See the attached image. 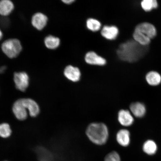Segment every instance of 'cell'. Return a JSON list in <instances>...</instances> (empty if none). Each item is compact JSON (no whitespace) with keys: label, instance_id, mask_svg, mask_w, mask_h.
<instances>
[{"label":"cell","instance_id":"obj_6","mask_svg":"<svg viewBox=\"0 0 161 161\" xmlns=\"http://www.w3.org/2000/svg\"><path fill=\"white\" fill-rule=\"evenodd\" d=\"M135 31L141 32L149 37L151 39L155 37L157 35L155 27L152 24L147 22L139 24L136 26Z\"/></svg>","mask_w":161,"mask_h":161},{"label":"cell","instance_id":"obj_14","mask_svg":"<svg viewBox=\"0 0 161 161\" xmlns=\"http://www.w3.org/2000/svg\"><path fill=\"white\" fill-rule=\"evenodd\" d=\"M118 33V29L114 26H104L101 31L102 36L106 39L110 40L115 39Z\"/></svg>","mask_w":161,"mask_h":161},{"label":"cell","instance_id":"obj_27","mask_svg":"<svg viewBox=\"0 0 161 161\" xmlns=\"http://www.w3.org/2000/svg\"></svg>","mask_w":161,"mask_h":161},{"label":"cell","instance_id":"obj_22","mask_svg":"<svg viewBox=\"0 0 161 161\" xmlns=\"http://www.w3.org/2000/svg\"><path fill=\"white\" fill-rule=\"evenodd\" d=\"M86 27L91 31H97L100 29L101 24L97 20L89 19L86 21Z\"/></svg>","mask_w":161,"mask_h":161},{"label":"cell","instance_id":"obj_8","mask_svg":"<svg viewBox=\"0 0 161 161\" xmlns=\"http://www.w3.org/2000/svg\"><path fill=\"white\" fill-rule=\"evenodd\" d=\"M118 119L121 125L125 127L131 125L134 122L133 115L127 110H120L118 113Z\"/></svg>","mask_w":161,"mask_h":161},{"label":"cell","instance_id":"obj_26","mask_svg":"<svg viewBox=\"0 0 161 161\" xmlns=\"http://www.w3.org/2000/svg\"><path fill=\"white\" fill-rule=\"evenodd\" d=\"M3 37V32L1 31V29H0V40H1Z\"/></svg>","mask_w":161,"mask_h":161},{"label":"cell","instance_id":"obj_5","mask_svg":"<svg viewBox=\"0 0 161 161\" xmlns=\"http://www.w3.org/2000/svg\"><path fill=\"white\" fill-rule=\"evenodd\" d=\"M12 111L16 119L20 121L27 119L29 115L27 108L23 103L21 98L16 100L14 103Z\"/></svg>","mask_w":161,"mask_h":161},{"label":"cell","instance_id":"obj_7","mask_svg":"<svg viewBox=\"0 0 161 161\" xmlns=\"http://www.w3.org/2000/svg\"><path fill=\"white\" fill-rule=\"evenodd\" d=\"M21 99L30 116L35 118L39 115L40 108L37 102L30 98H22Z\"/></svg>","mask_w":161,"mask_h":161},{"label":"cell","instance_id":"obj_11","mask_svg":"<svg viewBox=\"0 0 161 161\" xmlns=\"http://www.w3.org/2000/svg\"><path fill=\"white\" fill-rule=\"evenodd\" d=\"M85 61L88 64L92 65H104L106 64L104 58L98 56L95 52H90L86 54Z\"/></svg>","mask_w":161,"mask_h":161},{"label":"cell","instance_id":"obj_23","mask_svg":"<svg viewBox=\"0 0 161 161\" xmlns=\"http://www.w3.org/2000/svg\"><path fill=\"white\" fill-rule=\"evenodd\" d=\"M104 161H121V158L117 152H112L106 156Z\"/></svg>","mask_w":161,"mask_h":161},{"label":"cell","instance_id":"obj_3","mask_svg":"<svg viewBox=\"0 0 161 161\" xmlns=\"http://www.w3.org/2000/svg\"><path fill=\"white\" fill-rule=\"evenodd\" d=\"M1 48L5 55L11 59L17 57L22 49L21 42L15 39L6 40L2 44Z\"/></svg>","mask_w":161,"mask_h":161},{"label":"cell","instance_id":"obj_13","mask_svg":"<svg viewBox=\"0 0 161 161\" xmlns=\"http://www.w3.org/2000/svg\"><path fill=\"white\" fill-rule=\"evenodd\" d=\"M130 110L132 115L138 118L144 117L146 112L145 106L144 104L139 102L133 103L131 104Z\"/></svg>","mask_w":161,"mask_h":161},{"label":"cell","instance_id":"obj_12","mask_svg":"<svg viewBox=\"0 0 161 161\" xmlns=\"http://www.w3.org/2000/svg\"><path fill=\"white\" fill-rule=\"evenodd\" d=\"M116 139L120 146L124 147L128 146L130 142L129 131L124 129L119 130L116 134Z\"/></svg>","mask_w":161,"mask_h":161},{"label":"cell","instance_id":"obj_17","mask_svg":"<svg viewBox=\"0 0 161 161\" xmlns=\"http://www.w3.org/2000/svg\"><path fill=\"white\" fill-rule=\"evenodd\" d=\"M142 149L144 152L148 155H153L156 153L158 146L154 141L148 140L144 143Z\"/></svg>","mask_w":161,"mask_h":161},{"label":"cell","instance_id":"obj_15","mask_svg":"<svg viewBox=\"0 0 161 161\" xmlns=\"http://www.w3.org/2000/svg\"><path fill=\"white\" fill-rule=\"evenodd\" d=\"M14 6L9 0H2L0 1V15L3 16L8 15L14 9Z\"/></svg>","mask_w":161,"mask_h":161},{"label":"cell","instance_id":"obj_20","mask_svg":"<svg viewBox=\"0 0 161 161\" xmlns=\"http://www.w3.org/2000/svg\"><path fill=\"white\" fill-rule=\"evenodd\" d=\"M12 130L11 127L7 123L0 124V137L3 138H7L11 136Z\"/></svg>","mask_w":161,"mask_h":161},{"label":"cell","instance_id":"obj_21","mask_svg":"<svg viewBox=\"0 0 161 161\" xmlns=\"http://www.w3.org/2000/svg\"><path fill=\"white\" fill-rule=\"evenodd\" d=\"M142 8L146 12H150L158 7V1L156 0H143L141 2Z\"/></svg>","mask_w":161,"mask_h":161},{"label":"cell","instance_id":"obj_10","mask_svg":"<svg viewBox=\"0 0 161 161\" xmlns=\"http://www.w3.org/2000/svg\"><path fill=\"white\" fill-rule=\"evenodd\" d=\"M64 74L68 80L74 82L79 81L81 76L79 69L71 65L66 66L64 70Z\"/></svg>","mask_w":161,"mask_h":161},{"label":"cell","instance_id":"obj_18","mask_svg":"<svg viewBox=\"0 0 161 161\" xmlns=\"http://www.w3.org/2000/svg\"><path fill=\"white\" fill-rule=\"evenodd\" d=\"M133 37L135 41L142 46L148 45L151 42V39L149 37L138 31H134Z\"/></svg>","mask_w":161,"mask_h":161},{"label":"cell","instance_id":"obj_4","mask_svg":"<svg viewBox=\"0 0 161 161\" xmlns=\"http://www.w3.org/2000/svg\"><path fill=\"white\" fill-rule=\"evenodd\" d=\"M29 77L25 72H15L14 75V81L15 86L20 92H25L29 87Z\"/></svg>","mask_w":161,"mask_h":161},{"label":"cell","instance_id":"obj_24","mask_svg":"<svg viewBox=\"0 0 161 161\" xmlns=\"http://www.w3.org/2000/svg\"><path fill=\"white\" fill-rule=\"evenodd\" d=\"M64 3L66 4H70L73 3L75 1L74 0H64V1H62Z\"/></svg>","mask_w":161,"mask_h":161},{"label":"cell","instance_id":"obj_25","mask_svg":"<svg viewBox=\"0 0 161 161\" xmlns=\"http://www.w3.org/2000/svg\"><path fill=\"white\" fill-rule=\"evenodd\" d=\"M6 69V67L5 66H2L0 68V74L3 73Z\"/></svg>","mask_w":161,"mask_h":161},{"label":"cell","instance_id":"obj_19","mask_svg":"<svg viewBox=\"0 0 161 161\" xmlns=\"http://www.w3.org/2000/svg\"><path fill=\"white\" fill-rule=\"evenodd\" d=\"M44 42L46 47L50 49H56L59 47L60 44L59 38L52 35L47 36Z\"/></svg>","mask_w":161,"mask_h":161},{"label":"cell","instance_id":"obj_2","mask_svg":"<svg viewBox=\"0 0 161 161\" xmlns=\"http://www.w3.org/2000/svg\"><path fill=\"white\" fill-rule=\"evenodd\" d=\"M86 135L89 140L94 144L102 145L105 144L108 137L107 126L102 123H92L87 127Z\"/></svg>","mask_w":161,"mask_h":161},{"label":"cell","instance_id":"obj_1","mask_svg":"<svg viewBox=\"0 0 161 161\" xmlns=\"http://www.w3.org/2000/svg\"><path fill=\"white\" fill-rule=\"evenodd\" d=\"M142 46L135 41L130 40L121 45L117 50L120 59L130 62L136 61L143 53Z\"/></svg>","mask_w":161,"mask_h":161},{"label":"cell","instance_id":"obj_16","mask_svg":"<svg viewBox=\"0 0 161 161\" xmlns=\"http://www.w3.org/2000/svg\"><path fill=\"white\" fill-rule=\"evenodd\" d=\"M146 80L148 84L151 86H157L161 82V76L158 72L150 71L147 74Z\"/></svg>","mask_w":161,"mask_h":161},{"label":"cell","instance_id":"obj_9","mask_svg":"<svg viewBox=\"0 0 161 161\" xmlns=\"http://www.w3.org/2000/svg\"><path fill=\"white\" fill-rule=\"evenodd\" d=\"M48 18L45 15L41 13H36L31 19V24L33 27L39 30H43L47 25Z\"/></svg>","mask_w":161,"mask_h":161}]
</instances>
